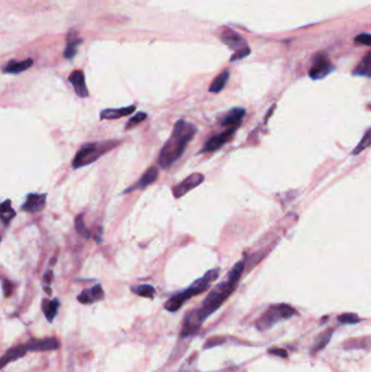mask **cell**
<instances>
[{"label":"cell","mask_w":371,"mask_h":372,"mask_svg":"<svg viewBox=\"0 0 371 372\" xmlns=\"http://www.w3.org/2000/svg\"><path fill=\"white\" fill-rule=\"evenodd\" d=\"M67 42L68 44L65 49V58L71 60L73 57L77 55L78 47L82 44V40L79 39V37H75L74 34L69 33Z\"/></svg>","instance_id":"obj_19"},{"label":"cell","mask_w":371,"mask_h":372,"mask_svg":"<svg viewBox=\"0 0 371 372\" xmlns=\"http://www.w3.org/2000/svg\"><path fill=\"white\" fill-rule=\"evenodd\" d=\"M245 268V259L238 261L229 272L226 279L220 282L217 286L213 287L210 293L203 301V305L197 309L188 311L183 320L181 336H190L196 334L206 319L217 311L222 306L223 302L229 298V296L235 291L242 273Z\"/></svg>","instance_id":"obj_1"},{"label":"cell","mask_w":371,"mask_h":372,"mask_svg":"<svg viewBox=\"0 0 371 372\" xmlns=\"http://www.w3.org/2000/svg\"><path fill=\"white\" fill-rule=\"evenodd\" d=\"M270 354H273L274 356H279L282 358H287V352L285 349L283 348H271L268 350Z\"/></svg>","instance_id":"obj_32"},{"label":"cell","mask_w":371,"mask_h":372,"mask_svg":"<svg viewBox=\"0 0 371 372\" xmlns=\"http://www.w3.org/2000/svg\"><path fill=\"white\" fill-rule=\"evenodd\" d=\"M45 289H46V292H47L48 294H52V289H50L49 287H45Z\"/></svg>","instance_id":"obj_34"},{"label":"cell","mask_w":371,"mask_h":372,"mask_svg":"<svg viewBox=\"0 0 371 372\" xmlns=\"http://www.w3.org/2000/svg\"><path fill=\"white\" fill-rule=\"evenodd\" d=\"M337 320H338V322L344 323V324H356V323L360 322L359 317H358L356 313H351V312L339 314V316L337 317Z\"/></svg>","instance_id":"obj_27"},{"label":"cell","mask_w":371,"mask_h":372,"mask_svg":"<svg viewBox=\"0 0 371 372\" xmlns=\"http://www.w3.org/2000/svg\"><path fill=\"white\" fill-rule=\"evenodd\" d=\"M131 289H132V292L135 293L138 296H142V297H146L150 299H153L155 297L156 289L154 286L149 285V284H142V285L133 286Z\"/></svg>","instance_id":"obj_23"},{"label":"cell","mask_w":371,"mask_h":372,"mask_svg":"<svg viewBox=\"0 0 371 372\" xmlns=\"http://www.w3.org/2000/svg\"><path fill=\"white\" fill-rule=\"evenodd\" d=\"M353 74L358 75V77L371 78V52L363 57L360 64L356 67Z\"/></svg>","instance_id":"obj_20"},{"label":"cell","mask_w":371,"mask_h":372,"mask_svg":"<svg viewBox=\"0 0 371 372\" xmlns=\"http://www.w3.org/2000/svg\"><path fill=\"white\" fill-rule=\"evenodd\" d=\"M3 288H4V291H5V295L8 297V296L11 295L12 288H14V284H12V283L10 281L4 279L3 280Z\"/></svg>","instance_id":"obj_31"},{"label":"cell","mask_w":371,"mask_h":372,"mask_svg":"<svg viewBox=\"0 0 371 372\" xmlns=\"http://www.w3.org/2000/svg\"><path fill=\"white\" fill-rule=\"evenodd\" d=\"M69 82L72 84L77 95L81 98L89 97V90L85 83V74L82 70H77L70 74L69 77Z\"/></svg>","instance_id":"obj_14"},{"label":"cell","mask_w":371,"mask_h":372,"mask_svg":"<svg viewBox=\"0 0 371 372\" xmlns=\"http://www.w3.org/2000/svg\"><path fill=\"white\" fill-rule=\"evenodd\" d=\"M369 146H371V128L369 130H367V132L364 133V135L360 140V142L358 143V145L355 147V149L351 151V154H353V155L360 154L361 151H363L364 149H367Z\"/></svg>","instance_id":"obj_26"},{"label":"cell","mask_w":371,"mask_h":372,"mask_svg":"<svg viewBox=\"0 0 371 372\" xmlns=\"http://www.w3.org/2000/svg\"><path fill=\"white\" fill-rule=\"evenodd\" d=\"M370 108H371V106H370Z\"/></svg>","instance_id":"obj_35"},{"label":"cell","mask_w":371,"mask_h":372,"mask_svg":"<svg viewBox=\"0 0 371 372\" xmlns=\"http://www.w3.org/2000/svg\"><path fill=\"white\" fill-rule=\"evenodd\" d=\"M147 117H148V116H147V113H146V112H138L137 115H135L134 117H132V118L129 120L128 123H127V125H125V130H130L131 128L135 127L136 124L143 122L144 120H146Z\"/></svg>","instance_id":"obj_28"},{"label":"cell","mask_w":371,"mask_h":372,"mask_svg":"<svg viewBox=\"0 0 371 372\" xmlns=\"http://www.w3.org/2000/svg\"><path fill=\"white\" fill-rule=\"evenodd\" d=\"M135 111V106L123 107V108L118 109H105L100 112V120H113V119H120L122 117L130 116L131 113Z\"/></svg>","instance_id":"obj_16"},{"label":"cell","mask_w":371,"mask_h":372,"mask_svg":"<svg viewBox=\"0 0 371 372\" xmlns=\"http://www.w3.org/2000/svg\"><path fill=\"white\" fill-rule=\"evenodd\" d=\"M46 199H47V194H37L32 193L29 194L25 199L24 203L21 206V210L29 212V213H35V212H41L46 205Z\"/></svg>","instance_id":"obj_10"},{"label":"cell","mask_w":371,"mask_h":372,"mask_svg":"<svg viewBox=\"0 0 371 372\" xmlns=\"http://www.w3.org/2000/svg\"><path fill=\"white\" fill-rule=\"evenodd\" d=\"M104 297L105 292L102 285L96 284L91 288L83 289L82 293L78 296V300L81 304H93V302L104 299Z\"/></svg>","instance_id":"obj_13"},{"label":"cell","mask_w":371,"mask_h":372,"mask_svg":"<svg viewBox=\"0 0 371 372\" xmlns=\"http://www.w3.org/2000/svg\"><path fill=\"white\" fill-rule=\"evenodd\" d=\"M229 78H230V72L228 70L220 73L218 77L212 81L211 85L209 86V92L213 94H218L221 92L224 88V86L226 85V82L229 81Z\"/></svg>","instance_id":"obj_21"},{"label":"cell","mask_w":371,"mask_h":372,"mask_svg":"<svg viewBox=\"0 0 371 372\" xmlns=\"http://www.w3.org/2000/svg\"><path fill=\"white\" fill-rule=\"evenodd\" d=\"M53 272H52V271H50V270H48L47 271V272H46V274L45 275H44V280H45L47 283H48V284H50V283H52V281H53Z\"/></svg>","instance_id":"obj_33"},{"label":"cell","mask_w":371,"mask_h":372,"mask_svg":"<svg viewBox=\"0 0 371 372\" xmlns=\"http://www.w3.org/2000/svg\"><path fill=\"white\" fill-rule=\"evenodd\" d=\"M25 352L29 351H48V350H57L60 347V343L58 339L54 337L48 338H32L28 343L22 345Z\"/></svg>","instance_id":"obj_9"},{"label":"cell","mask_w":371,"mask_h":372,"mask_svg":"<svg viewBox=\"0 0 371 372\" xmlns=\"http://www.w3.org/2000/svg\"><path fill=\"white\" fill-rule=\"evenodd\" d=\"M0 217H2V221L4 225L8 226L11 222V220L16 217V211L12 209L11 200H5L0 207Z\"/></svg>","instance_id":"obj_22"},{"label":"cell","mask_w":371,"mask_h":372,"mask_svg":"<svg viewBox=\"0 0 371 372\" xmlns=\"http://www.w3.org/2000/svg\"><path fill=\"white\" fill-rule=\"evenodd\" d=\"M33 60L32 59H27L24 61H10L9 64L4 68V72L5 73H9V74H18L21 73L25 70H28L31 67L33 66Z\"/></svg>","instance_id":"obj_18"},{"label":"cell","mask_w":371,"mask_h":372,"mask_svg":"<svg viewBox=\"0 0 371 372\" xmlns=\"http://www.w3.org/2000/svg\"><path fill=\"white\" fill-rule=\"evenodd\" d=\"M220 39H221L223 44H225L232 50H234V52H238V50L248 47L246 41L231 29H224L221 35H220Z\"/></svg>","instance_id":"obj_11"},{"label":"cell","mask_w":371,"mask_h":372,"mask_svg":"<svg viewBox=\"0 0 371 372\" xmlns=\"http://www.w3.org/2000/svg\"><path fill=\"white\" fill-rule=\"evenodd\" d=\"M297 314L296 309L287 304L271 305L256 321V327L259 331H267L280 321L290 319Z\"/></svg>","instance_id":"obj_5"},{"label":"cell","mask_w":371,"mask_h":372,"mask_svg":"<svg viewBox=\"0 0 371 372\" xmlns=\"http://www.w3.org/2000/svg\"><path fill=\"white\" fill-rule=\"evenodd\" d=\"M333 70H334V66L331 64L330 60L325 56L319 55L313 60L312 67L309 70V77L312 80H322Z\"/></svg>","instance_id":"obj_8"},{"label":"cell","mask_w":371,"mask_h":372,"mask_svg":"<svg viewBox=\"0 0 371 372\" xmlns=\"http://www.w3.org/2000/svg\"><path fill=\"white\" fill-rule=\"evenodd\" d=\"M60 307V302L58 299H43L42 301V309L43 312L45 314L46 319L48 320V322H53V320L55 319L57 312H58V309Z\"/></svg>","instance_id":"obj_17"},{"label":"cell","mask_w":371,"mask_h":372,"mask_svg":"<svg viewBox=\"0 0 371 372\" xmlns=\"http://www.w3.org/2000/svg\"><path fill=\"white\" fill-rule=\"evenodd\" d=\"M120 144V141H105L100 143H87L81 147L75 155L72 167L81 169L97 161L103 155L107 154L112 148Z\"/></svg>","instance_id":"obj_4"},{"label":"cell","mask_w":371,"mask_h":372,"mask_svg":"<svg viewBox=\"0 0 371 372\" xmlns=\"http://www.w3.org/2000/svg\"><path fill=\"white\" fill-rule=\"evenodd\" d=\"M355 43L364 46H371V34L363 33L355 37Z\"/></svg>","instance_id":"obj_29"},{"label":"cell","mask_w":371,"mask_h":372,"mask_svg":"<svg viewBox=\"0 0 371 372\" xmlns=\"http://www.w3.org/2000/svg\"><path fill=\"white\" fill-rule=\"evenodd\" d=\"M158 175H159V169L155 166L150 167L147 171L141 176V179L138 180L135 184L127 188V190H125L123 193L127 194V193L134 192L136 190H143V188L154 184V183L157 181V179H158Z\"/></svg>","instance_id":"obj_12"},{"label":"cell","mask_w":371,"mask_h":372,"mask_svg":"<svg viewBox=\"0 0 371 372\" xmlns=\"http://www.w3.org/2000/svg\"><path fill=\"white\" fill-rule=\"evenodd\" d=\"M238 127H231L226 129L224 132H222V133L210 137L209 140L205 143L204 147L200 149V154L213 153V151H217L220 148H222L224 145L231 140L232 136L234 135Z\"/></svg>","instance_id":"obj_6"},{"label":"cell","mask_w":371,"mask_h":372,"mask_svg":"<svg viewBox=\"0 0 371 372\" xmlns=\"http://www.w3.org/2000/svg\"><path fill=\"white\" fill-rule=\"evenodd\" d=\"M196 133L197 128L193 123L184 119L178 120L171 135L161 148L158 158L159 166L162 169H169L174 162H177L185 151L187 144L193 140Z\"/></svg>","instance_id":"obj_2"},{"label":"cell","mask_w":371,"mask_h":372,"mask_svg":"<svg viewBox=\"0 0 371 372\" xmlns=\"http://www.w3.org/2000/svg\"><path fill=\"white\" fill-rule=\"evenodd\" d=\"M74 226H75V230H77V232L80 235H82L84 238L91 237V232L89 229L86 228V225L83 221V214H79V216L75 217Z\"/></svg>","instance_id":"obj_25"},{"label":"cell","mask_w":371,"mask_h":372,"mask_svg":"<svg viewBox=\"0 0 371 372\" xmlns=\"http://www.w3.org/2000/svg\"><path fill=\"white\" fill-rule=\"evenodd\" d=\"M246 113V110L241 107H236V108L231 109L229 112H226V115L223 117V119L220 121V125L222 127H240L242 120Z\"/></svg>","instance_id":"obj_15"},{"label":"cell","mask_w":371,"mask_h":372,"mask_svg":"<svg viewBox=\"0 0 371 372\" xmlns=\"http://www.w3.org/2000/svg\"><path fill=\"white\" fill-rule=\"evenodd\" d=\"M205 181V175L202 173H192L188 175L185 180L179 183L178 185L173 186L172 194L174 198H181L186 195L188 192L199 186Z\"/></svg>","instance_id":"obj_7"},{"label":"cell","mask_w":371,"mask_h":372,"mask_svg":"<svg viewBox=\"0 0 371 372\" xmlns=\"http://www.w3.org/2000/svg\"><path fill=\"white\" fill-rule=\"evenodd\" d=\"M332 334H333V329L326 330L323 333L320 334V335L316 339L315 345H313L312 352H317V351H320L321 349H323L326 346V344L330 342V338L332 336Z\"/></svg>","instance_id":"obj_24"},{"label":"cell","mask_w":371,"mask_h":372,"mask_svg":"<svg viewBox=\"0 0 371 372\" xmlns=\"http://www.w3.org/2000/svg\"><path fill=\"white\" fill-rule=\"evenodd\" d=\"M249 54H250V49H249V47L243 48V49H241V50H238V52H235L234 55L231 57L230 61H231V62H233V61L241 60V59L245 58V57H247Z\"/></svg>","instance_id":"obj_30"},{"label":"cell","mask_w":371,"mask_h":372,"mask_svg":"<svg viewBox=\"0 0 371 372\" xmlns=\"http://www.w3.org/2000/svg\"><path fill=\"white\" fill-rule=\"evenodd\" d=\"M219 273H220V268L211 269L209 271H207V272L202 277H200V279L195 281L191 286L185 288L184 291L174 294L172 297L166 302L165 308L168 311H171V312L178 311L186 300L194 297V296H197L199 294L206 292L211 285V283L218 279Z\"/></svg>","instance_id":"obj_3"}]
</instances>
